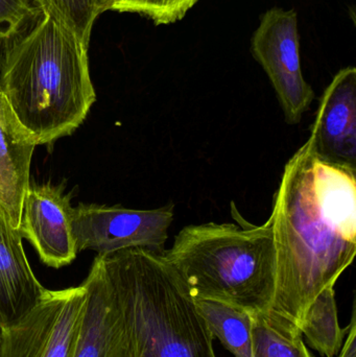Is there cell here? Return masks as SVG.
<instances>
[{
    "label": "cell",
    "instance_id": "1",
    "mask_svg": "<svg viewBox=\"0 0 356 357\" xmlns=\"http://www.w3.org/2000/svg\"><path fill=\"white\" fill-rule=\"evenodd\" d=\"M355 172L322 160L309 140L284 167L271 212L277 273L270 312L299 331L311 302L355 259Z\"/></svg>",
    "mask_w": 356,
    "mask_h": 357
},
{
    "label": "cell",
    "instance_id": "2",
    "mask_svg": "<svg viewBox=\"0 0 356 357\" xmlns=\"http://www.w3.org/2000/svg\"><path fill=\"white\" fill-rule=\"evenodd\" d=\"M0 89L37 146L71 135L96 100L88 46L45 8L4 50Z\"/></svg>",
    "mask_w": 356,
    "mask_h": 357
},
{
    "label": "cell",
    "instance_id": "3",
    "mask_svg": "<svg viewBox=\"0 0 356 357\" xmlns=\"http://www.w3.org/2000/svg\"><path fill=\"white\" fill-rule=\"evenodd\" d=\"M118 314L123 357H217L196 301L161 254L98 255Z\"/></svg>",
    "mask_w": 356,
    "mask_h": 357
},
{
    "label": "cell",
    "instance_id": "4",
    "mask_svg": "<svg viewBox=\"0 0 356 357\" xmlns=\"http://www.w3.org/2000/svg\"><path fill=\"white\" fill-rule=\"evenodd\" d=\"M161 255L194 299L251 314L271 310L277 273L271 215L261 226L211 222L184 227Z\"/></svg>",
    "mask_w": 356,
    "mask_h": 357
},
{
    "label": "cell",
    "instance_id": "5",
    "mask_svg": "<svg viewBox=\"0 0 356 357\" xmlns=\"http://www.w3.org/2000/svg\"><path fill=\"white\" fill-rule=\"evenodd\" d=\"M173 218V203L148 210L81 203L71 210V232L79 253L93 250L107 255L144 249L162 254Z\"/></svg>",
    "mask_w": 356,
    "mask_h": 357
},
{
    "label": "cell",
    "instance_id": "6",
    "mask_svg": "<svg viewBox=\"0 0 356 357\" xmlns=\"http://www.w3.org/2000/svg\"><path fill=\"white\" fill-rule=\"evenodd\" d=\"M85 285L46 289L20 321L0 329V357H71L85 310Z\"/></svg>",
    "mask_w": 356,
    "mask_h": 357
},
{
    "label": "cell",
    "instance_id": "7",
    "mask_svg": "<svg viewBox=\"0 0 356 357\" xmlns=\"http://www.w3.org/2000/svg\"><path fill=\"white\" fill-rule=\"evenodd\" d=\"M251 52L267 73L288 125H297L315 98L303 77L298 15L273 8L261 16L251 40Z\"/></svg>",
    "mask_w": 356,
    "mask_h": 357
},
{
    "label": "cell",
    "instance_id": "8",
    "mask_svg": "<svg viewBox=\"0 0 356 357\" xmlns=\"http://www.w3.org/2000/svg\"><path fill=\"white\" fill-rule=\"evenodd\" d=\"M71 195L52 183L31 184L25 192L19 232L49 268L68 266L77 258L71 232Z\"/></svg>",
    "mask_w": 356,
    "mask_h": 357
},
{
    "label": "cell",
    "instance_id": "9",
    "mask_svg": "<svg viewBox=\"0 0 356 357\" xmlns=\"http://www.w3.org/2000/svg\"><path fill=\"white\" fill-rule=\"evenodd\" d=\"M318 157L356 169V69H341L320 98L309 138Z\"/></svg>",
    "mask_w": 356,
    "mask_h": 357
},
{
    "label": "cell",
    "instance_id": "10",
    "mask_svg": "<svg viewBox=\"0 0 356 357\" xmlns=\"http://www.w3.org/2000/svg\"><path fill=\"white\" fill-rule=\"evenodd\" d=\"M44 291L29 266L20 232L0 207V329L26 316Z\"/></svg>",
    "mask_w": 356,
    "mask_h": 357
},
{
    "label": "cell",
    "instance_id": "11",
    "mask_svg": "<svg viewBox=\"0 0 356 357\" xmlns=\"http://www.w3.org/2000/svg\"><path fill=\"white\" fill-rule=\"evenodd\" d=\"M36 146L0 89V207L16 229L20 224Z\"/></svg>",
    "mask_w": 356,
    "mask_h": 357
},
{
    "label": "cell",
    "instance_id": "12",
    "mask_svg": "<svg viewBox=\"0 0 356 357\" xmlns=\"http://www.w3.org/2000/svg\"><path fill=\"white\" fill-rule=\"evenodd\" d=\"M83 283L85 310L71 357H123L118 314L98 257Z\"/></svg>",
    "mask_w": 356,
    "mask_h": 357
},
{
    "label": "cell",
    "instance_id": "13",
    "mask_svg": "<svg viewBox=\"0 0 356 357\" xmlns=\"http://www.w3.org/2000/svg\"><path fill=\"white\" fill-rule=\"evenodd\" d=\"M213 337L235 357H255L251 326L252 314L236 306L210 300L194 299Z\"/></svg>",
    "mask_w": 356,
    "mask_h": 357
},
{
    "label": "cell",
    "instance_id": "14",
    "mask_svg": "<svg viewBox=\"0 0 356 357\" xmlns=\"http://www.w3.org/2000/svg\"><path fill=\"white\" fill-rule=\"evenodd\" d=\"M349 326H340L334 287H326L315 298L300 327L309 345L322 356L334 357L342 349Z\"/></svg>",
    "mask_w": 356,
    "mask_h": 357
},
{
    "label": "cell",
    "instance_id": "15",
    "mask_svg": "<svg viewBox=\"0 0 356 357\" xmlns=\"http://www.w3.org/2000/svg\"><path fill=\"white\" fill-rule=\"evenodd\" d=\"M255 357H313L296 327L271 312L252 314Z\"/></svg>",
    "mask_w": 356,
    "mask_h": 357
},
{
    "label": "cell",
    "instance_id": "16",
    "mask_svg": "<svg viewBox=\"0 0 356 357\" xmlns=\"http://www.w3.org/2000/svg\"><path fill=\"white\" fill-rule=\"evenodd\" d=\"M199 0H98V14L107 10L135 13L150 19L156 25L182 20Z\"/></svg>",
    "mask_w": 356,
    "mask_h": 357
},
{
    "label": "cell",
    "instance_id": "17",
    "mask_svg": "<svg viewBox=\"0 0 356 357\" xmlns=\"http://www.w3.org/2000/svg\"><path fill=\"white\" fill-rule=\"evenodd\" d=\"M44 0H0V61L8 44L43 14Z\"/></svg>",
    "mask_w": 356,
    "mask_h": 357
},
{
    "label": "cell",
    "instance_id": "18",
    "mask_svg": "<svg viewBox=\"0 0 356 357\" xmlns=\"http://www.w3.org/2000/svg\"><path fill=\"white\" fill-rule=\"evenodd\" d=\"M46 8L69 27L86 45H89L94 21L98 18V0H44Z\"/></svg>",
    "mask_w": 356,
    "mask_h": 357
},
{
    "label": "cell",
    "instance_id": "19",
    "mask_svg": "<svg viewBox=\"0 0 356 357\" xmlns=\"http://www.w3.org/2000/svg\"><path fill=\"white\" fill-rule=\"evenodd\" d=\"M348 337L346 342L340 351L339 357H356V322H355V310H353V318H351L350 325H349Z\"/></svg>",
    "mask_w": 356,
    "mask_h": 357
}]
</instances>
